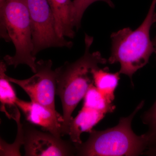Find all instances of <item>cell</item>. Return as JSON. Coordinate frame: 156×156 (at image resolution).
<instances>
[{"label":"cell","mask_w":156,"mask_h":156,"mask_svg":"<svg viewBox=\"0 0 156 156\" xmlns=\"http://www.w3.org/2000/svg\"><path fill=\"white\" fill-rule=\"evenodd\" d=\"M93 41L92 37L86 34L84 55L74 62H66L55 70L56 94L60 97L63 109L62 136L69 134L73 112L94 84L92 70L108 62L100 52H90Z\"/></svg>","instance_id":"1"},{"label":"cell","mask_w":156,"mask_h":156,"mask_svg":"<svg viewBox=\"0 0 156 156\" xmlns=\"http://www.w3.org/2000/svg\"><path fill=\"white\" fill-rule=\"evenodd\" d=\"M144 101L137 105L129 116L120 119L117 126L103 131L92 130L86 142L74 145L76 155L85 156H138L144 154L149 145L145 134L138 136L131 128L136 113Z\"/></svg>","instance_id":"2"},{"label":"cell","mask_w":156,"mask_h":156,"mask_svg":"<svg viewBox=\"0 0 156 156\" xmlns=\"http://www.w3.org/2000/svg\"><path fill=\"white\" fill-rule=\"evenodd\" d=\"M156 0H153L143 22L134 30L127 27L113 33L111 54L108 59L111 64L119 63V73L131 79L138 70L147 64L150 57L154 53L150 32L154 23Z\"/></svg>","instance_id":"3"},{"label":"cell","mask_w":156,"mask_h":156,"mask_svg":"<svg viewBox=\"0 0 156 156\" xmlns=\"http://www.w3.org/2000/svg\"><path fill=\"white\" fill-rule=\"evenodd\" d=\"M0 15L1 37L6 41H12L15 48L14 56L4 57L6 64L15 68L27 65L35 73L36 62L26 0H5L0 5Z\"/></svg>","instance_id":"4"},{"label":"cell","mask_w":156,"mask_h":156,"mask_svg":"<svg viewBox=\"0 0 156 156\" xmlns=\"http://www.w3.org/2000/svg\"><path fill=\"white\" fill-rule=\"evenodd\" d=\"M31 22L33 54L50 48L72 47V42L58 37L48 0H26Z\"/></svg>","instance_id":"5"},{"label":"cell","mask_w":156,"mask_h":156,"mask_svg":"<svg viewBox=\"0 0 156 156\" xmlns=\"http://www.w3.org/2000/svg\"><path fill=\"white\" fill-rule=\"evenodd\" d=\"M52 65L51 60H40L37 62L36 72L31 77L19 80L7 76V78L11 83L21 87L30 98L31 101L56 111V73L52 69Z\"/></svg>","instance_id":"6"},{"label":"cell","mask_w":156,"mask_h":156,"mask_svg":"<svg viewBox=\"0 0 156 156\" xmlns=\"http://www.w3.org/2000/svg\"><path fill=\"white\" fill-rule=\"evenodd\" d=\"M23 129L25 156H67L76 154L71 140H64L50 132L39 131L28 124Z\"/></svg>","instance_id":"7"},{"label":"cell","mask_w":156,"mask_h":156,"mask_svg":"<svg viewBox=\"0 0 156 156\" xmlns=\"http://www.w3.org/2000/svg\"><path fill=\"white\" fill-rule=\"evenodd\" d=\"M16 104L30 123L41 127L57 137L62 136L63 116L56 111L52 110L36 102L26 101L18 98Z\"/></svg>","instance_id":"8"},{"label":"cell","mask_w":156,"mask_h":156,"mask_svg":"<svg viewBox=\"0 0 156 156\" xmlns=\"http://www.w3.org/2000/svg\"><path fill=\"white\" fill-rule=\"evenodd\" d=\"M55 19L58 37L73 38L75 36L73 6L71 0H48Z\"/></svg>","instance_id":"9"},{"label":"cell","mask_w":156,"mask_h":156,"mask_svg":"<svg viewBox=\"0 0 156 156\" xmlns=\"http://www.w3.org/2000/svg\"><path fill=\"white\" fill-rule=\"evenodd\" d=\"M105 115L102 112L83 106L77 115L75 119L73 118L70 125L69 135L73 144H81V134L84 132L89 133Z\"/></svg>","instance_id":"10"},{"label":"cell","mask_w":156,"mask_h":156,"mask_svg":"<svg viewBox=\"0 0 156 156\" xmlns=\"http://www.w3.org/2000/svg\"><path fill=\"white\" fill-rule=\"evenodd\" d=\"M94 85L101 92L111 101L115 99V90L120 80L119 72L112 73L108 68H95L92 70Z\"/></svg>","instance_id":"11"},{"label":"cell","mask_w":156,"mask_h":156,"mask_svg":"<svg viewBox=\"0 0 156 156\" xmlns=\"http://www.w3.org/2000/svg\"><path fill=\"white\" fill-rule=\"evenodd\" d=\"M83 98V106L102 112L105 114L112 113L115 109L112 101L107 98L94 84L89 87Z\"/></svg>","instance_id":"12"},{"label":"cell","mask_w":156,"mask_h":156,"mask_svg":"<svg viewBox=\"0 0 156 156\" xmlns=\"http://www.w3.org/2000/svg\"><path fill=\"white\" fill-rule=\"evenodd\" d=\"M6 64L3 62L0 63V101L2 104V111L7 108H13L16 104L17 98L14 88L10 84L6 74Z\"/></svg>","instance_id":"13"},{"label":"cell","mask_w":156,"mask_h":156,"mask_svg":"<svg viewBox=\"0 0 156 156\" xmlns=\"http://www.w3.org/2000/svg\"><path fill=\"white\" fill-rule=\"evenodd\" d=\"M142 121L148 127V130L145 134L148 139L149 145L145 154L156 156V100L143 115Z\"/></svg>","instance_id":"14"},{"label":"cell","mask_w":156,"mask_h":156,"mask_svg":"<svg viewBox=\"0 0 156 156\" xmlns=\"http://www.w3.org/2000/svg\"><path fill=\"white\" fill-rule=\"evenodd\" d=\"M98 1L105 2L112 8L114 7V4L111 0H74L73 1L74 22L75 27L77 30L80 27L82 17L87 8L93 3Z\"/></svg>","instance_id":"15"},{"label":"cell","mask_w":156,"mask_h":156,"mask_svg":"<svg viewBox=\"0 0 156 156\" xmlns=\"http://www.w3.org/2000/svg\"><path fill=\"white\" fill-rule=\"evenodd\" d=\"M153 44L154 48V53H155L156 55V36L153 39L152 41Z\"/></svg>","instance_id":"16"},{"label":"cell","mask_w":156,"mask_h":156,"mask_svg":"<svg viewBox=\"0 0 156 156\" xmlns=\"http://www.w3.org/2000/svg\"><path fill=\"white\" fill-rule=\"evenodd\" d=\"M154 23L156 22V13L155 12L154 16Z\"/></svg>","instance_id":"17"},{"label":"cell","mask_w":156,"mask_h":156,"mask_svg":"<svg viewBox=\"0 0 156 156\" xmlns=\"http://www.w3.org/2000/svg\"><path fill=\"white\" fill-rule=\"evenodd\" d=\"M5 0H0V5H2L3 2H4Z\"/></svg>","instance_id":"18"}]
</instances>
